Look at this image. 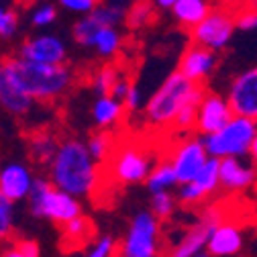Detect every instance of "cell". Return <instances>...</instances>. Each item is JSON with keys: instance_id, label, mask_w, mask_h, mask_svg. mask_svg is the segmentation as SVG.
Returning <instances> with one entry per match:
<instances>
[{"instance_id": "8", "label": "cell", "mask_w": 257, "mask_h": 257, "mask_svg": "<svg viewBox=\"0 0 257 257\" xmlns=\"http://www.w3.org/2000/svg\"><path fill=\"white\" fill-rule=\"evenodd\" d=\"M208 149H206V143H204V137L200 135H194V137H186L182 139L176 149L172 151L170 155V162L176 170V176L180 180V184L184 182H190L194 180L196 174L204 168V164L208 162Z\"/></svg>"}, {"instance_id": "45", "label": "cell", "mask_w": 257, "mask_h": 257, "mask_svg": "<svg viewBox=\"0 0 257 257\" xmlns=\"http://www.w3.org/2000/svg\"><path fill=\"white\" fill-rule=\"evenodd\" d=\"M176 3H178V0H153V5L157 9H162V11H172Z\"/></svg>"}, {"instance_id": "30", "label": "cell", "mask_w": 257, "mask_h": 257, "mask_svg": "<svg viewBox=\"0 0 257 257\" xmlns=\"http://www.w3.org/2000/svg\"><path fill=\"white\" fill-rule=\"evenodd\" d=\"M61 227H63V239H66V241H76V243L86 241L88 235L92 233V222L86 216H82V214L72 218L66 224H61Z\"/></svg>"}, {"instance_id": "2", "label": "cell", "mask_w": 257, "mask_h": 257, "mask_svg": "<svg viewBox=\"0 0 257 257\" xmlns=\"http://www.w3.org/2000/svg\"><path fill=\"white\" fill-rule=\"evenodd\" d=\"M206 88L188 80L180 70L172 72L145 104V120L155 128L174 126L178 112L188 102H200Z\"/></svg>"}, {"instance_id": "15", "label": "cell", "mask_w": 257, "mask_h": 257, "mask_svg": "<svg viewBox=\"0 0 257 257\" xmlns=\"http://www.w3.org/2000/svg\"><path fill=\"white\" fill-rule=\"evenodd\" d=\"M19 57L31 59V61H39V63H63L68 57V49L57 35L41 33L29 37L19 51Z\"/></svg>"}, {"instance_id": "3", "label": "cell", "mask_w": 257, "mask_h": 257, "mask_svg": "<svg viewBox=\"0 0 257 257\" xmlns=\"http://www.w3.org/2000/svg\"><path fill=\"white\" fill-rule=\"evenodd\" d=\"M21 86L39 102H51L72 86V72L63 63H39L25 57L9 59Z\"/></svg>"}, {"instance_id": "42", "label": "cell", "mask_w": 257, "mask_h": 257, "mask_svg": "<svg viewBox=\"0 0 257 257\" xmlns=\"http://www.w3.org/2000/svg\"><path fill=\"white\" fill-rule=\"evenodd\" d=\"M122 102H124V108H126V110H131V112L139 110L141 104H143V94H141L139 86L131 84V88H128V92H126V96H124Z\"/></svg>"}, {"instance_id": "9", "label": "cell", "mask_w": 257, "mask_h": 257, "mask_svg": "<svg viewBox=\"0 0 257 257\" xmlns=\"http://www.w3.org/2000/svg\"><path fill=\"white\" fill-rule=\"evenodd\" d=\"M224 218L220 208H206L198 220L192 224V227L180 237V241L176 243V247L170 251V257H194L198 251H204L210 239V233L214 231V227Z\"/></svg>"}, {"instance_id": "36", "label": "cell", "mask_w": 257, "mask_h": 257, "mask_svg": "<svg viewBox=\"0 0 257 257\" xmlns=\"http://www.w3.org/2000/svg\"><path fill=\"white\" fill-rule=\"evenodd\" d=\"M0 257H39V245L33 239L17 241L13 247L5 249Z\"/></svg>"}, {"instance_id": "41", "label": "cell", "mask_w": 257, "mask_h": 257, "mask_svg": "<svg viewBox=\"0 0 257 257\" xmlns=\"http://www.w3.org/2000/svg\"><path fill=\"white\" fill-rule=\"evenodd\" d=\"M17 31H19V17H17V13L7 11V15L3 17V21H0V39L15 37Z\"/></svg>"}, {"instance_id": "47", "label": "cell", "mask_w": 257, "mask_h": 257, "mask_svg": "<svg viewBox=\"0 0 257 257\" xmlns=\"http://www.w3.org/2000/svg\"><path fill=\"white\" fill-rule=\"evenodd\" d=\"M102 3H110V5H126V3H131V0H102Z\"/></svg>"}, {"instance_id": "37", "label": "cell", "mask_w": 257, "mask_h": 257, "mask_svg": "<svg viewBox=\"0 0 257 257\" xmlns=\"http://www.w3.org/2000/svg\"><path fill=\"white\" fill-rule=\"evenodd\" d=\"M235 21H237V29L241 31H255L257 29V9L253 7H241L239 11H235Z\"/></svg>"}, {"instance_id": "33", "label": "cell", "mask_w": 257, "mask_h": 257, "mask_svg": "<svg viewBox=\"0 0 257 257\" xmlns=\"http://www.w3.org/2000/svg\"><path fill=\"white\" fill-rule=\"evenodd\" d=\"M110 145L112 143H110V137L106 133H96L86 143V147H88V151H90V155H92V159L96 164H104L106 162V157L110 153Z\"/></svg>"}, {"instance_id": "11", "label": "cell", "mask_w": 257, "mask_h": 257, "mask_svg": "<svg viewBox=\"0 0 257 257\" xmlns=\"http://www.w3.org/2000/svg\"><path fill=\"white\" fill-rule=\"evenodd\" d=\"M235 116L231 102L227 96H220L216 92L206 90L202 100L198 104V120H196V131L206 137L210 133H216L218 128H222L231 118Z\"/></svg>"}, {"instance_id": "49", "label": "cell", "mask_w": 257, "mask_h": 257, "mask_svg": "<svg viewBox=\"0 0 257 257\" xmlns=\"http://www.w3.org/2000/svg\"><path fill=\"white\" fill-rule=\"evenodd\" d=\"M5 15H7V9H5V7H0V21H3Z\"/></svg>"}, {"instance_id": "16", "label": "cell", "mask_w": 257, "mask_h": 257, "mask_svg": "<svg viewBox=\"0 0 257 257\" xmlns=\"http://www.w3.org/2000/svg\"><path fill=\"white\" fill-rule=\"evenodd\" d=\"M243 245H245V235L241 224L229 218H222L210 233L206 249L212 257H235L243 251Z\"/></svg>"}, {"instance_id": "17", "label": "cell", "mask_w": 257, "mask_h": 257, "mask_svg": "<svg viewBox=\"0 0 257 257\" xmlns=\"http://www.w3.org/2000/svg\"><path fill=\"white\" fill-rule=\"evenodd\" d=\"M35 178L31 170L21 162H5L0 164V192L13 202L25 200L31 192Z\"/></svg>"}, {"instance_id": "38", "label": "cell", "mask_w": 257, "mask_h": 257, "mask_svg": "<svg viewBox=\"0 0 257 257\" xmlns=\"http://www.w3.org/2000/svg\"><path fill=\"white\" fill-rule=\"evenodd\" d=\"M55 19H57V9L49 3H45V5H41L33 11L31 23H33L35 27H49L51 23H55Z\"/></svg>"}, {"instance_id": "25", "label": "cell", "mask_w": 257, "mask_h": 257, "mask_svg": "<svg viewBox=\"0 0 257 257\" xmlns=\"http://www.w3.org/2000/svg\"><path fill=\"white\" fill-rule=\"evenodd\" d=\"M194 182L206 192L208 198L214 194V192H218V190H220V159L208 157V162H206L204 168L196 174Z\"/></svg>"}, {"instance_id": "27", "label": "cell", "mask_w": 257, "mask_h": 257, "mask_svg": "<svg viewBox=\"0 0 257 257\" xmlns=\"http://www.w3.org/2000/svg\"><path fill=\"white\" fill-rule=\"evenodd\" d=\"M176 204H178V196H174L170 190H162V192H153L151 194L149 210L159 220H168L176 212Z\"/></svg>"}, {"instance_id": "1", "label": "cell", "mask_w": 257, "mask_h": 257, "mask_svg": "<svg viewBox=\"0 0 257 257\" xmlns=\"http://www.w3.org/2000/svg\"><path fill=\"white\" fill-rule=\"evenodd\" d=\"M51 170V182L55 188L70 192V194L82 198L92 194L98 182L96 174V162L92 159L86 143H80L76 139L59 143V149L49 166Z\"/></svg>"}, {"instance_id": "14", "label": "cell", "mask_w": 257, "mask_h": 257, "mask_svg": "<svg viewBox=\"0 0 257 257\" xmlns=\"http://www.w3.org/2000/svg\"><path fill=\"white\" fill-rule=\"evenodd\" d=\"M214 68H216V51L204 45H198V43L188 45L178 61V70L188 80L196 84H204L208 76L214 72Z\"/></svg>"}, {"instance_id": "35", "label": "cell", "mask_w": 257, "mask_h": 257, "mask_svg": "<svg viewBox=\"0 0 257 257\" xmlns=\"http://www.w3.org/2000/svg\"><path fill=\"white\" fill-rule=\"evenodd\" d=\"M198 104L200 102H188L176 116L174 128L176 131H196V120H198Z\"/></svg>"}, {"instance_id": "32", "label": "cell", "mask_w": 257, "mask_h": 257, "mask_svg": "<svg viewBox=\"0 0 257 257\" xmlns=\"http://www.w3.org/2000/svg\"><path fill=\"white\" fill-rule=\"evenodd\" d=\"M206 192L194 182V180H190V182H184L180 184L178 188V202H182L184 206H198L206 200Z\"/></svg>"}, {"instance_id": "5", "label": "cell", "mask_w": 257, "mask_h": 257, "mask_svg": "<svg viewBox=\"0 0 257 257\" xmlns=\"http://www.w3.org/2000/svg\"><path fill=\"white\" fill-rule=\"evenodd\" d=\"M159 220L151 210H139L120 247V257H157L159 251Z\"/></svg>"}, {"instance_id": "29", "label": "cell", "mask_w": 257, "mask_h": 257, "mask_svg": "<svg viewBox=\"0 0 257 257\" xmlns=\"http://www.w3.org/2000/svg\"><path fill=\"white\" fill-rule=\"evenodd\" d=\"M92 15L98 19V23L102 27H116L118 23H122L126 19V11L120 5H110V3L98 5L92 11Z\"/></svg>"}, {"instance_id": "50", "label": "cell", "mask_w": 257, "mask_h": 257, "mask_svg": "<svg viewBox=\"0 0 257 257\" xmlns=\"http://www.w3.org/2000/svg\"><path fill=\"white\" fill-rule=\"evenodd\" d=\"M249 7H253V9H257V0H249Z\"/></svg>"}, {"instance_id": "51", "label": "cell", "mask_w": 257, "mask_h": 257, "mask_svg": "<svg viewBox=\"0 0 257 257\" xmlns=\"http://www.w3.org/2000/svg\"><path fill=\"white\" fill-rule=\"evenodd\" d=\"M255 122H257V118H255Z\"/></svg>"}, {"instance_id": "44", "label": "cell", "mask_w": 257, "mask_h": 257, "mask_svg": "<svg viewBox=\"0 0 257 257\" xmlns=\"http://www.w3.org/2000/svg\"><path fill=\"white\" fill-rule=\"evenodd\" d=\"M220 5L231 9V11H239L241 7H247L249 5V0H220Z\"/></svg>"}, {"instance_id": "40", "label": "cell", "mask_w": 257, "mask_h": 257, "mask_svg": "<svg viewBox=\"0 0 257 257\" xmlns=\"http://www.w3.org/2000/svg\"><path fill=\"white\" fill-rule=\"evenodd\" d=\"M112 253H114V239L110 235H104L90 247L86 257H112Z\"/></svg>"}, {"instance_id": "26", "label": "cell", "mask_w": 257, "mask_h": 257, "mask_svg": "<svg viewBox=\"0 0 257 257\" xmlns=\"http://www.w3.org/2000/svg\"><path fill=\"white\" fill-rule=\"evenodd\" d=\"M100 27L102 25L98 23V19H96L92 13H88V15H82V19L76 21V25L72 29V35H74L78 45L92 47L94 45V37H96V33H98Z\"/></svg>"}, {"instance_id": "21", "label": "cell", "mask_w": 257, "mask_h": 257, "mask_svg": "<svg viewBox=\"0 0 257 257\" xmlns=\"http://www.w3.org/2000/svg\"><path fill=\"white\" fill-rule=\"evenodd\" d=\"M145 186L147 190L151 192H162V190H172L176 186H180V180L176 176V170L172 166L170 159H166V162H159L153 166L149 178L145 180Z\"/></svg>"}, {"instance_id": "10", "label": "cell", "mask_w": 257, "mask_h": 257, "mask_svg": "<svg viewBox=\"0 0 257 257\" xmlns=\"http://www.w3.org/2000/svg\"><path fill=\"white\" fill-rule=\"evenodd\" d=\"M33 102L35 98L21 86L9 59L0 61V106L13 116H25L33 108Z\"/></svg>"}, {"instance_id": "34", "label": "cell", "mask_w": 257, "mask_h": 257, "mask_svg": "<svg viewBox=\"0 0 257 257\" xmlns=\"http://www.w3.org/2000/svg\"><path fill=\"white\" fill-rule=\"evenodd\" d=\"M13 204L15 202L0 192V239L3 241L13 235V227H15V208H13Z\"/></svg>"}, {"instance_id": "23", "label": "cell", "mask_w": 257, "mask_h": 257, "mask_svg": "<svg viewBox=\"0 0 257 257\" xmlns=\"http://www.w3.org/2000/svg\"><path fill=\"white\" fill-rule=\"evenodd\" d=\"M57 149H59V143H57L55 137L49 135V133H39V135H35L33 139H31V143H29V153H31V157H33L37 164H43V166H45V164L51 166Z\"/></svg>"}, {"instance_id": "43", "label": "cell", "mask_w": 257, "mask_h": 257, "mask_svg": "<svg viewBox=\"0 0 257 257\" xmlns=\"http://www.w3.org/2000/svg\"><path fill=\"white\" fill-rule=\"evenodd\" d=\"M128 88H131V82H128L126 78H122V76H118V80L114 82V86L110 90V96H114V98H118V100H124Z\"/></svg>"}, {"instance_id": "46", "label": "cell", "mask_w": 257, "mask_h": 257, "mask_svg": "<svg viewBox=\"0 0 257 257\" xmlns=\"http://www.w3.org/2000/svg\"><path fill=\"white\" fill-rule=\"evenodd\" d=\"M249 159L257 166V135H255V139H253V143H251V149H249Z\"/></svg>"}, {"instance_id": "4", "label": "cell", "mask_w": 257, "mask_h": 257, "mask_svg": "<svg viewBox=\"0 0 257 257\" xmlns=\"http://www.w3.org/2000/svg\"><path fill=\"white\" fill-rule=\"evenodd\" d=\"M255 135H257L255 118L235 114L222 128H218L216 133L206 135L204 143H206L210 157H216V159L247 157Z\"/></svg>"}, {"instance_id": "12", "label": "cell", "mask_w": 257, "mask_h": 257, "mask_svg": "<svg viewBox=\"0 0 257 257\" xmlns=\"http://www.w3.org/2000/svg\"><path fill=\"white\" fill-rule=\"evenodd\" d=\"M227 98L235 114L257 118V66L233 78Z\"/></svg>"}, {"instance_id": "48", "label": "cell", "mask_w": 257, "mask_h": 257, "mask_svg": "<svg viewBox=\"0 0 257 257\" xmlns=\"http://www.w3.org/2000/svg\"><path fill=\"white\" fill-rule=\"evenodd\" d=\"M194 257H212V255L208 253V249H204V251H198V253H196Z\"/></svg>"}, {"instance_id": "6", "label": "cell", "mask_w": 257, "mask_h": 257, "mask_svg": "<svg viewBox=\"0 0 257 257\" xmlns=\"http://www.w3.org/2000/svg\"><path fill=\"white\" fill-rule=\"evenodd\" d=\"M235 29H237L235 11L220 5L212 9L206 15V19H202L194 29H190V37H192V43L204 45L212 51H222L231 43Z\"/></svg>"}, {"instance_id": "24", "label": "cell", "mask_w": 257, "mask_h": 257, "mask_svg": "<svg viewBox=\"0 0 257 257\" xmlns=\"http://www.w3.org/2000/svg\"><path fill=\"white\" fill-rule=\"evenodd\" d=\"M120 45H122V35L118 33L116 27H100L94 37L92 49L102 57H112L118 53Z\"/></svg>"}, {"instance_id": "13", "label": "cell", "mask_w": 257, "mask_h": 257, "mask_svg": "<svg viewBox=\"0 0 257 257\" xmlns=\"http://www.w3.org/2000/svg\"><path fill=\"white\" fill-rule=\"evenodd\" d=\"M257 184V166L245 162V157H224L220 159V188L231 194L251 190Z\"/></svg>"}, {"instance_id": "20", "label": "cell", "mask_w": 257, "mask_h": 257, "mask_svg": "<svg viewBox=\"0 0 257 257\" xmlns=\"http://www.w3.org/2000/svg\"><path fill=\"white\" fill-rule=\"evenodd\" d=\"M124 102L114 98V96L106 94V96H98L96 102L92 104V118L96 122V126H110L114 122H118L122 118V112H124Z\"/></svg>"}, {"instance_id": "39", "label": "cell", "mask_w": 257, "mask_h": 257, "mask_svg": "<svg viewBox=\"0 0 257 257\" xmlns=\"http://www.w3.org/2000/svg\"><path fill=\"white\" fill-rule=\"evenodd\" d=\"M57 5H59L61 9L70 11V13L88 15V13H92L96 7L100 5V0H57Z\"/></svg>"}, {"instance_id": "19", "label": "cell", "mask_w": 257, "mask_h": 257, "mask_svg": "<svg viewBox=\"0 0 257 257\" xmlns=\"http://www.w3.org/2000/svg\"><path fill=\"white\" fill-rule=\"evenodd\" d=\"M212 11L210 0H178L172 9V17L184 29H194Z\"/></svg>"}, {"instance_id": "31", "label": "cell", "mask_w": 257, "mask_h": 257, "mask_svg": "<svg viewBox=\"0 0 257 257\" xmlns=\"http://www.w3.org/2000/svg\"><path fill=\"white\" fill-rule=\"evenodd\" d=\"M116 80H118V70L114 66H102L92 78V90L98 96H106L110 94Z\"/></svg>"}, {"instance_id": "18", "label": "cell", "mask_w": 257, "mask_h": 257, "mask_svg": "<svg viewBox=\"0 0 257 257\" xmlns=\"http://www.w3.org/2000/svg\"><path fill=\"white\" fill-rule=\"evenodd\" d=\"M80 214H82V204H80L78 196L55 188L51 192L47 204H45L43 218H49L57 224H66V222H70L72 218H76Z\"/></svg>"}, {"instance_id": "22", "label": "cell", "mask_w": 257, "mask_h": 257, "mask_svg": "<svg viewBox=\"0 0 257 257\" xmlns=\"http://www.w3.org/2000/svg\"><path fill=\"white\" fill-rule=\"evenodd\" d=\"M55 190V184L47 178H35L33 186H31V192L27 196V202H29V210L33 216H39L43 218V212H45V204L51 196V192Z\"/></svg>"}, {"instance_id": "7", "label": "cell", "mask_w": 257, "mask_h": 257, "mask_svg": "<svg viewBox=\"0 0 257 257\" xmlns=\"http://www.w3.org/2000/svg\"><path fill=\"white\" fill-rule=\"evenodd\" d=\"M151 170H153L151 155L137 145L120 147L112 159V166H110L112 180L116 184H124V186L145 182L149 178Z\"/></svg>"}, {"instance_id": "28", "label": "cell", "mask_w": 257, "mask_h": 257, "mask_svg": "<svg viewBox=\"0 0 257 257\" xmlns=\"http://www.w3.org/2000/svg\"><path fill=\"white\" fill-rule=\"evenodd\" d=\"M155 5L153 3H147V0H139L131 7V11H126V23L128 27L133 29H139V27H145L153 21V15H155Z\"/></svg>"}]
</instances>
